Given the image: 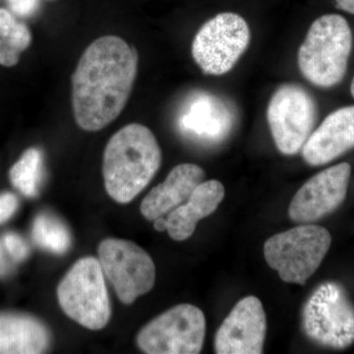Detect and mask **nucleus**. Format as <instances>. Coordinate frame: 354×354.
<instances>
[{
    "instance_id": "obj_25",
    "label": "nucleus",
    "mask_w": 354,
    "mask_h": 354,
    "mask_svg": "<svg viewBox=\"0 0 354 354\" xmlns=\"http://www.w3.org/2000/svg\"><path fill=\"white\" fill-rule=\"evenodd\" d=\"M155 223H153V227L158 232H165L167 230V218L165 216H158L156 218Z\"/></svg>"
},
{
    "instance_id": "obj_8",
    "label": "nucleus",
    "mask_w": 354,
    "mask_h": 354,
    "mask_svg": "<svg viewBox=\"0 0 354 354\" xmlns=\"http://www.w3.org/2000/svg\"><path fill=\"white\" fill-rule=\"evenodd\" d=\"M206 335V318L192 304H178L160 314L137 335V344L148 354H197Z\"/></svg>"
},
{
    "instance_id": "obj_10",
    "label": "nucleus",
    "mask_w": 354,
    "mask_h": 354,
    "mask_svg": "<svg viewBox=\"0 0 354 354\" xmlns=\"http://www.w3.org/2000/svg\"><path fill=\"white\" fill-rule=\"evenodd\" d=\"M99 261L104 277L122 304H132L153 290L155 263L142 247L127 239H108L99 247Z\"/></svg>"
},
{
    "instance_id": "obj_15",
    "label": "nucleus",
    "mask_w": 354,
    "mask_h": 354,
    "mask_svg": "<svg viewBox=\"0 0 354 354\" xmlns=\"http://www.w3.org/2000/svg\"><path fill=\"white\" fill-rule=\"evenodd\" d=\"M225 190L218 180L203 181L193 191L185 204L180 205L167 216V232L176 241L190 239L197 223L215 213L225 198Z\"/></svg>"
},
{
    "instance_id": "obj_11",
    "label": "nucleus",
    "mask_w": 354,
    "mask_h": 354,
    "mask_svg": "<svg viewBox=\"0 0 354 354\" xmlns=\"http://www.w3.org/2000/svg\"><path fill=\"white\" fill-rule=\"evenodd\" d=\"M351 174V165L342 162L311 177L291 200V220L312 223L335 212L346 200Z\"/></svg>"
},
{
    "instance_id": "obj_19",
    "label": "nucleus",
    "mask_w": 354,
    "mask_h": 354,
    "mask_svg": "<svg viewBox=\"0 0 354 354\" xmlns=\"http://www.w3.org/2000/svg\"><path fill=\"white\" fill-rule=\"evenodd\" d=\"M32 237L37 245L58 255L66 252L71 245L68 228L60 218L46 212L35 218Z\"/></svg>"
},
{
    "instance_id": "obj_1",
    "label": "nucleus",
    "mask_w": 354,
    "mask_h": 354,
    "mask_svg": "<svg viewBox=\"0 0 354 354\" xmlns=\"http://www.w3.org/2000/svg\"><path fill=\"white\" fill-rule=\"evenodd\" d=\"M139 55L118 36H104L86 48L72 75V108L79 127L104 129L127 106L131 95Z\"/></svg>"
},
{
    "instance_id": "obj_16",
    "label": "nucleus",
    "mask_w": 354,
    "mask_h": 354,
    "mask_svg": "<svg viewBox=\"0 0 354 354\" xmlns=\"http://www.w3.org/2000/svg\"><path fill=\"white\" fill-rule=\"evenodd\" d=\"M179 125L185 134L204 142H216L227 136L232 120L227 109L214 95H196L188 104Z\"/></svg>"
},
{
    "instance_id": "obj_6",
    "label": "nucleus",
    "mask_w": 354,
    "mask_h": 354,
    "mask_svg": "<svg viewBox=\"0 0 354 354\" xmlns=\"http://www.w3.org/2000/svg\"><path fill=\"white\" fill-rule=\"evenodd\" d=\"M301 316L305 335L319 346L344 349L354 344V305L339 283L319 286L305 302Z\"/></svg>"
},
{
    "instance_id": "obj_22",
    "label": "nucleus",
    "mask_w": 354,
    "mask_h": 354,
    "mask_svg": "<svg viewBox=\"0 0 354 354\" xmlns=\"http://www.w3.org/2000/svg\"><path fill=\"white\" fill-rule=\"evenodd\" d=\"M19 202L17 197L10 192L0 194V225L12 218L17 211Z\"/></svg>"
},
{
    "instance_id": "obj_3",
    "label": "nucleus",
    "mask_w": 354,
    "mask_h": 354,
    "mask_svg": "<svg viewBox=\"0 0 354 354\" xmlns=\"http://www.w3.org/2000/svg\"><path fill=\"white\" fill-rule=\"evenodd\" d=\"M351 48L353 32L346 18L339 14L321 16L312 23L298 50V67L313 85L334 87L346 75Z\"/></svg>"
},
{
    "instance_id": "obj_4",
    "label": "nucleus",
    "mask_w": 354,
    "mask_h": 354,
    "mask_svg": "<svg viewBox=\"0 0 354 354\" xmlns=\"http://www.w3.org/2000/svg\"><path fill=\"white\" fill-rule=\"evenodd\" d=\"M330 244L332 235L325 227L298 225L265 242L266 262L281 281L304 286L322 264Z\"/></svg>"
},
{
    "instance_id": "obj_14",
    "label": "nucleus",
    "mask_w": 354,
    "mask_h": 354,
    "mask_svg": "<svg viewBox=\"0 0 354 354\" xmlns=\"http://www.w3.org/2000/svg\"><path fill=\"white\" fill-rule=\"evenodd\" d=\"M205 171L199 165L181 164L171 169L164 183L158 184L142 201L141 214L148 221L169 215L204 181Z\"/></svg>"
},
{
    "instance_id": "obj_17",
    "label": "nucleus",
    "mask_w": 354,
    "mask_h": 354,
    "mask_svg": "<svg viewBox=\"0 0 354 354\" xmlns=\"http://www.w3.org/2000/svg\"><path fill=\"white\" fill-rule=\"evenodd\" d=\"M50 344V333L35 317L0 313V354L43 353Z\"/></svg>"
},
{
    "instance_id": "obj_21",
    "label": "nucleus",
    "mask_w": 354,
    "mask_h": 354,
    "mask_svg": "<svg viewBox=\"0 0 354 354\" xmlns=\"http://www.w3.org/2000/svg\"><path fill=\"white\" fill-rule=\"evenodd\" d=\"M2 241L16 264L22 262L29 256V246L19 234L8 232L2 236Z\"/></svg>"
},
{
    "instance_id": "obj_7",
    "label": "nucleus",
    "mask_w": 354,
    "mask_h": 354,
    "mask_svg": "<svg viewBox=\"0 0 354 354\" xmlns=\"http://www.w3.org/2000/svg\"><path fill=\"white\" fill-rule=\"evenodd\" d=\"M250 39V29L243 17L236 13H221L200 28L191 53L205 74L223 75L245 53Z\"/></svg>"
},
{
    "instance_id": "obj_9",
    "label": "nucleus",
    "mask_w": 354,
    "mask_h": 354,
    "mask_svg": "<svg viewBox=\"0 0 354 354\" xmlns=\"http://www.w3.org/2000/svg\"><path fill=\"white\" fill-rule=\"evenodd\" d=\"M316 118V102L304 88L295 84L281 86L267 109L268 123L279 152L297 155L311 135Z\"/></svg>"
},
{
    "instance_id": "obj_24",
    "label": "nucleus",
    "mask_w": 354,
    "mask_h": 354,
    "mask_svg": "<svg viewBox=\"0 0 354 354\" xmlns=\"http://www.w3.org/2000/svg\"><path fill=\"white\" fill-rule=\"evenodd\" d=\"M335 2L339 9L354 15V0H335Z\"/></svg>"
},
{
    "instance_id": "obj_26",
    "label": "nucleus",
    "mask_w": 354,
    "mask_h": 354,
    "mask_svg": "<svg viewBox=\"0 0 354 354\" xmlns=\"http://www.w3.org/2000/svg\"><path fill=\"white\" fill-rule=\"evenodd\" d=\"M351 95H353V97H354V78H353V82H351Z\"/></svg>"
},
{
    "instance_id": "obj_20",
    "label": "nucleus",
    "mask_w": 354,
    "mask_h": 354,
    "mask_svg": "<svg viewBox=\"0 0 354 354\" xmlns=\"http://www.w3.org/2000/svg\"><path fill=\"white\" fill-rule=\"evenodd\" d=\"M43 177V156L37 148H30L21 156L9 171V178L14 187L26 197L39 194Z\"/></svg>"
},
{
    "instance_id": "obj_23",
    "label": "nucleus",
    "mask_w": 354,
    "mask_h": 354,
    "mask_svg": "<svg viewBox=\"0 0 354 354\" xmlns=\"http://www.w3.org/2000/svg\"><path fill=\"white\" fill-rule=\"evenodd\" d=\"M16 262L7 251L2 239H0V279L6 278L13 272Z\"/></svg>"
},
{
    "instance_id": "obj_13",
    "label": "nucleus",
    "mask_w": 354,
    "mask_h": 354,
    "mask_svg": "<svg viewBox=\"0 0 354 354\" xmlns=\"http://www.w3.org/2000/svg\"><path fill=\"white\" fill-rule=\"evenodd\" d=\"M354 148V106L330 113L311 133L302 148L305 162L312 167L329 164Z\"/></svg>"
},
{
    "instance_id": "obj_18",
    "label": "nucleus",
    "mask_w": 354,
    "mask_h": 354,
    "mask_svg": "<svg viewBox=\"0 0 354 354\" xmlns=\"http://www.w3.org/2000/svg\"><path fill=\"white\" fill-rule=\"evenodd\" d=\"M32 44V32L23 22L16 19L12 12L0 8V65H17L21 53Z\"/></svg>"
},
{
    "instance_id": "obj_2",
    "label": "nucleus",
    "mask_w": 354,
    "mask_h": 354,
    "mask_svg": "<svg viewBox=\"0 0 354 354\" xmlns=\"http://www.w3.org/2000/svg\"><path fill=\"white\" fill-rule=\"evenodd\" d=\"M162 164V150L153 133L130 123L109 139L102 158L104 187L109 196L127 204L142 192Z\"/></svg>"
},
{
    "instance_id": "obj_5",
    "label": "nucleus",
    "mask_w": 354,
    "mask_h": 354,
    "mask_svg": "<svg viewBox=\"0 0 354 354\" xmlns=\"http://www.w3.org/2000/svg\"><path fill=\"white\" fill-rule=\"evenodd\" d=\"M65 314L88 330L104 329L111 317V302L101 263L94 257L77 261L57 286Z\"/></svg>"
},
{
    "instance_id": "obj_27",
    "label": "nucleus",
    "mask_w": 354,
    "mask_h": 354,
    "mask_svg": "<svg viewBox=\"0 0 354 354\" xmlns=\"http://www.w3.org/2000/svg\"><path fill=\"white\" fill-rule=\"evenodd\" d=\"M7 1H9V0H7Z\"/></svg>"
},
{
    "instance_id": "obj_12",
    "label": "nucleus",
    "mask_w": 354,
    "mask_h": 354,
    "mask_svg": "<svg viewBox=\"0 0 354 354\" xmlns=\"http://www.w3.org/2000/svg\"><path fill=\"white\" fill-rule=\"evenodd\" d=\"M267 319L259 298L244 297L234 305L215 337L218 354H261L264 348Z\"/></svg>"
}]
</instances>
